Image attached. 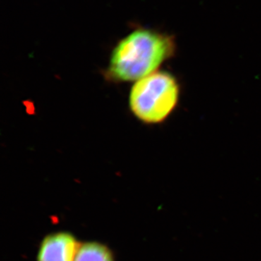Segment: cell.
I'll list each match as a JSON object with an SVG mask.
<instances>
[{
  "mask_svg": "<svg viewBox=\"0 0 261 261\" xmlns=\"http://www.w3.org/2000/svg\"><path fill=\"white\" fill-rule=\"evenodd\" d=\"M176 51L173 36L152 29H135L113 49L105 77L115 83L137 82L158 71Z\"/></svg>",
  "mask_w": 261,
  "mask_h": 261,
  "instance_id": "obj_1",
  "label": "cell"
},
{
  "mask_svg": "<svg viewBox=\"0 0 261 261\" xmlns=\"http://www.w3.org/2000/svg\"><path fill=\"white\" fill-rule=\"evenodd\" d=\"M179 99L177 79L169 72L158 70L135 82L130 91L128 105L139 121L159 124L172 114Z\"/></svg>",
  "mask_w": 261,
  "mask_h": 261,
  "instance_id": "obj_2",
  "label": "cell"
},
{
  "mask_svg": "<svg viewBox=\"0 0 261 261\" xmlns=\"http://www.w3.org/2000/svg\"><path fill=\"white\" fill-rule=\"evenodd\" d=\"M81 244L72 233L59 231L43 239L37 261H74Z\"/></svg>",
  "mask_w": 261,
  "mask_h": 261,
  "instance_id": "obj_3",
  "label": "cell"
},
{
  "mask_svg": "<svg viewBox=\"0 0 261 261\" xmlns=\"http://www.w3.org/2000/svg\"><path fill=\"white\" fill-rule=\"evenodd\" d=\"M74 261H115L112 251L106 245L96 242L82 244Z\"/></svg>",
  "mask_w": 261,
  "mask_h": 261,
  "instance_id": "obj_4",
  "label": "cell"
}]
</instances>
